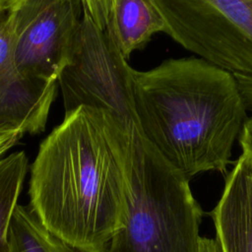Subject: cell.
Masks as SVG:
<instances>
[{
	"label": "cell",
	"instance_id": "cell-10",
	"mask_svg": "<svg viewBox=\"0 0 252 252\" xmlns=\"http://www.w3.org/2000/svg\"><path fill=\"white\" fill-rule=\"evenodd\" d=\"M28 167L29 159L24 151L0 159V252H9V229Z\"/></svg>",
	"mask_w": 252,
	"mask_h": 252
},
{
	"label": "cell",
	"instance_id": "cell-12",
	"mask_svg": "<svg viewBox=\"0 0 252 252\" xmlns=\"http://www.w3.org/2000/svg\"><path fill=\"white\" fill-rule=\"evenodd\" d=\"M23 135L19 129H0V157L14 147Z\"/></svg>",
	"mask_w": 252,
	"mask_h": 252
},
{
	"label": "cell",
	"instance_id": "cell-15",
	"mask_svg": "<svg viewBox=\"0 0 252 252\" xmlns=\"http://www.w3.org/2000/svg\"><path fill=\"white\" fill-rule=\"evenodd\" d=\"M199 252H220V249L215 239L204 237L200 242Z\"/></svg>",
	"mask_w": 252,
	"mask_h": 252
},
{
	"label": "cell",
	"instance_id": "cell-5",
	"mask_svg": "<svg viewBox=\"0 0 252 252\" xmlns=\"http://www.w3.org/2000/svg\"><path fill=\"white\" fill-rule=\"evenodd\" d=\"M83 17L82 0H17L4 20L20 72L58 82L73 60Z\"/></svg>",
	"mask_w": 252,
	"mask_h": 252
},
{
	"label": "cell",
	"instance_id": "cell-11",
	"mask_svg": "<svg viewBox=\"0 0 252 252\" xmlns=\"http://www.w3.org/2000/svg\"><path fill=\"white\" fill-rule=\"evenodd\" d=\"M118 0H82L84 12L88 14L93 22L105 32L109 26Z\"/></svg>",
	"mask_w": 252,
	"mask_h": 252
},
{
	"label": "cell",
	"instance_id": "cell-14",
	"mask_svg": "<svg viewBox=\"0 0 252 252\" xmlns=\"http://www.w3.org/2000/svg\"><path fill=\"white\" fill-rule=\"evenodd\" d=\"M247 111H252V78L235 76Z\"/></svg>",
	"mask_w": 252,
	"mask_h": 252
},
{
	"label": "cell",
	"instance_id": "cell-2",
	"mask_svg": "<svg viewBox=\"0 0 252 252\" xmlns=\"http://www.w3.org/2000/svg\"><path fill=\"white\" fill-rule=\"evenodd\" d=\"M137 116L147 138L188 179L225 172L248 118L233 74L197 56L133 69Z\"/></svg>",
	"mask_w": 252,
	"mask_h": 252
},
{
	"label": "cell",
	"instance_id": "cell-7",
	"mask_svg": "<svg viewBox=\"0 0 252 252\" xmlns=\"http://www.w3.org/2000/svg\"><path fill=\"white\" fill-rule=\"evenodd\" d=\"M220 252H252V157L242 152L212 211Z\"/></svg>",
	"mask_w": 252,
	"mask_h": 252
},
{
	"label": "cell",
	"instance_id": "cell-4",
	"mask_svg": "<svg viewBox=\"0 0 252 252\" xmlns=\"http://www.w3.org/2000/svg\"><path fill=\"white\" fill-rule=\"evenodd\" d=\"M165 33L233 75L252 78V0H151Z\"/></svg>",
	"mask_w": 252,
	"mask_h": 252
},
{
	"label": "cell",
	"instance_id": "cell-3",
	"mask_svg": "<svg viewBox=\"0 0 252 252\" xmlns=\"http://www.w3.org/2000/svg\"><path fill=\"white\" fill-rule=\"evenodd\" d=\"M118 156L126 222L106 252H199L203 211L190 179L163 158L138 119L127 123Z\"/></svg>",
	"mask_w": 252,
	"mask_h": 252
},
{
	"label": "cell",
	"instance_id": "cell-9",
	"mask_svg": "<svg viewBox=\"0 0 252 252\" xmlns=\"http://www.w3.org/2000/svg\"><path fill=\"white\" fill-rule=\"evenodd\" d=\"M9 252H88L49 230L30 206L17 205L9 229Z\"/></svg>",
	"mask_w": 252,
	"mask_h": 252
},
{
	"label": "cell",
	"instance_id": "cell-1",
	"mask_svg": "<svg viewBox=\"0 0 252 252\" xmlns=\"http://www.w3.org/2000/svg\"><path fill=\"white\" fill-rule=\"evenodd\" d=\"M132 119L85 105L65 111L32 164L30 207L49 230L88 252H106L126 222L118 147Z\"/></svg>",
	"mask_w": 252,
	"mask_h": 252
},
{
	"label": "cell",
	"instance_id": "cell-6",
	"mask_svg": "<svg viewBox=\"0 0 252 252\" xmlns=\"http://www.w3.org/2000/svg\"><path fill=\"white\" fill-rule=\"evenodd\" d=\"M58 82L28 77L17 68L11 33L0 22V129H19L24 134L45 130Z\"/></svg>",
	"mask_w": 252,
	"mask_h": 252
},
{
	"label": "cell",
	"instance_id": "cell-8",
	"mask_svg": "<svg viewBox=\"0 0 252 252\" xmlns=\"http://www.w3.org/2000/svg\"><path fill=\"white\" fill-rule=\"evenodd\" d=\"M159 32H165V23L151 0H118L104 33L127 60Z\"/></svg>",
	"mask_w": 252,
	"mask_h": 252
},
{
	"label": "cell",
	"instance_id": "cell-16",
	"mask_svg": "<svg viewBox=\"0 0 252 252\" xmlns=\"http://www.w3.org/2000/svg\"><path fill=\"white\" fill-rule=\"evenodd\" d=\"M17 0H0V14L8 12Z\"/></svg>",
	"mask_w": 252,
	"mask_h": 252
},
{
	"label": "cell",
	"instance_id": "cell-13",
	"mask_svg": "<svg viewBox=\"0 0 252 252\" xmlns=\"http://www.w3.org/2000/svg\"><path fill=\"white\" fill-rule=\"evenodd\" d=\"M238 138L242 152H245L252 157V115L244 122Z\"/></svg>",
	"mask_w": 252,
	"mask_h": 252
}]
</instances>
